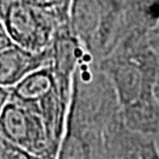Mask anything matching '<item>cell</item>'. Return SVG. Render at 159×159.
I'll return each instance as SVG.
<instances>
[{"label": "cell", "instance_id": "13", "mask_svg": "<svg viewBox=\"0 0 159 159\" xmlns=\"http://www.w3.org/2000/svg\"><path fill=\"white\" fill-rule=\"evenodd\" d=\"M10 96H11L10 87L0 86V114L2 112V110H4L6 104H7V102L10 100Z\"/></svg>", "mask_w": 159, "mask_h": 159}, {"label": "cell", "instance_id": "11", "mask_svg": "<svg viewBox=\"0 0 159 159\" xmlns=\"http://www.w3.org/2000/svg\"><path fill=\"white\" fill-rule=\"evenodd\" d=\"M146 38H148V45L151 46L157 53H159V19L152 26V29L148 32Z\"/></svg>", "mask_w": 159, "mask_h": 159}, {"label": "cell", "instance_id": "2", "mask_svg": "<svg viewBox=\"0 0 159 159\" xmlns=\"http://www.w3.org/2000/svg\"><path fill=\"white\" fill-rule=\"evenodd\" d=\"M124 0H71L70 30L84 51L100 60L119 39Z\"/></svg>", "mask_w": 159, "mask_h": 159}, {"label": "cell", "instance_id": "6", "mask_svg": "<svg viewBox=\"0 0 159 159\" xmlns=\"http://www.w3.org/2000/svg\"><path fill=\"white\" fill-rule=\"evenodd\" d=\"M50 47L32 52L18 45L0 51V86L13 87L27 74L50 64Z\"/></svg>", "mask_w": 159, "mask_h": 159}, {"label": "cell", "instance_id": "4", "mask_svg": "<svg viewBox=\"0 0 159 159\" xmlns=\"http://www.w3.org/2000/svg\"><path fill=\"white\" fill-rule=\"evenodd\" d=\"M0 134L34 159H48V144L41 117L11 98L0 114Z\"/></svg>", "mask_w": 159, "mask_h": 159}, {"label": "cell", "instance_id": "10", "mask_svg": "<svg viewBox=\"0 0 159 159\" xmlns=\"http://www.w3.org/2000/svg\"><path fill=\"white\" fill-rule=\"evenodd\" d=\"M33 1L46 10L56 12L61 16H68L71 0H33Z\"/></svg>", "mask_w": 159, "mask_h": 159}, {"label": "cell", "instance_id": "7", "mask_svg": "<svg viewBox=\"0 0 159 159\" xmlns=\"http://www.w3.org/2000/svg\"><path fill=\"white\" fill-rule=\"evenodd\" d=\"M158 19L159 0H124L118 41L129 34L146 35Z\"/></svg>", "mask_w": 159, "mask_h": 159}, {"label": "cell", "instance_id": "12", "mask_svg": "<svg viewBox=\"0 0 159 159\" xmlns=\"http://www.w3.org/2000/svg\"><path fill=\"white\" fill-rule=\"evenodd\" d=\"M12 45H14V43L12 41L10 34L7 33L5 26L2 25L1 20H0V51H2Z\"/></svg>", "mask_w": 159, "mask_h": 159}, {"label": "cell", "instance_id": "9", "mask_svg": "<svg viewBox=\"0 0 159 159\" xmlns=\"http://www.w3.org/2000/svg\"><path fill=\"white\" fill-rule=\"evenodd\" d=\"M0 159H34L23 148L0 134Z\"/></svg>", "mask_w": 159, "mask_h": 159}, {"label": "cell", "instance_id": "3", "mask_svg": "<svg viewBox=\"0 0 159 159\" xmlns=\"http://www.w3.org/2000/svg\"><path fill=\"white\" fill-rule=\"evenodd\" d=\"M0 20L16 45L41 52L51 45L58 27L68 21L33 0H0Z\"/></svg>", "mask_w": 159, "mask_h": 159}, {"label": "cell", "instance_id": "5", "mask_svg": "<svg viewBox=\"0 0 159 159\" xmlns=\"http://www.w3.org/2000/svg\"><path fill=\"white\" fill-rule=\"evenodd\" d=\"M105 156L116 159H159L157 142L129 130L123 119L113 121L105 132Z\"/></svg>", "mask_w": 159, "mask_h": 159}, {"label": "cell", "instance_id": "8", "mask_svg": "<svg viewBox=\"0 0 159 159\" xmlns=\"http://www.w3.org/2000/svg\"><path fill=\"white\" fill-rule=\"evenodd\" d=\"M120 116L129 130L159 142V102L156 97L120 108Z\"/></svg>", "mask_w": 159, "mask_h": 159}, {"label": "cell", "instance_id": "14", "mask_svg": "<svg viewBox=\"0 0 159 159\" xmlns=\"http://www.w3.org/2000/svg\"><path fill=\"white\" fill-rule=\"evenodd\" d=\"M157 54H158V58H159V53H157ZM153 92L156 98H157V100L159 102V66H158V72H157V78H156V83H154Z\"/></svg>", "mask_w": 159, "mask_h": 159}, {"label": "cell", "instance_id": "1", "mask_svg": "<svg viewBox=\"0 0 159 159\" xmlns=\"http://www.w3.org/2000/svg\"><path fill=\"white\" fill-rule=\"evenodd\" d=\"M146 35H125L105 57L96 61L111 80L120 108L156 97L153 87L159 58L148 45Z\"/></svg>", "mask_w": 159, "mask_h": 159}, {"label": "cell", "instance_id": "15", "mask_svg": "<svg viewBox=\"0 0 159 159\" xmlns=\"http://www.w3.org/2000/svg\"><path fill=\"white\" fill-rule=\"evenodd\" d=\"M102 159H116V158H108V157H105V158H102Z\"/></svg>", "mask_w": 159, "mask_h": 159}]
</instances>
